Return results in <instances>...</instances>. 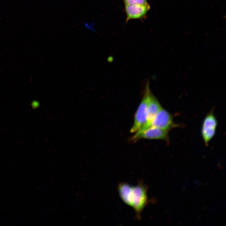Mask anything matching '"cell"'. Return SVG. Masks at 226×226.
Listing matches in <instances>:
<instances>
[{"instance_id":"obj_1","label":"cell","mask_w":226,"mask_h":226,"mask_svg":"<svg viewBox=\"0 0 226 226\" xmlns=\"http://www.w3.org/2000/svg\"><path fill=\"white\" fill-rule=\"evenodd\" d=\"M117 189L121 199L133 208L135 213L136 218L140 220L143 209L150 201L147 195L148 186L142 180L138 181L135 186L122 182L118 184Z\"/></svg>"},{"instance_id":"obj_2","label":"cell","mask_w":226,"mask_h":226,"mask_svg":"<svg viewBox=\"0 0 226 226\" xmlns=\"http://www.w3.org/2000/svg\"><path fill=\"white\" fill-rule=\"evenodd\" d=\"M152 95L148 82L142 100L135 115L134 123L130 130L131 133L136 132L146 123L147 108Z\"/></svg>"},{"instance_id":"obj_3","label":"cell","mask_w":226,"mask_h":226,"mask_svg":"<svg viewBox=\"0 0 226 226\" xmlns=\"http://www.w3.org/2000/svg\"><path fill=\"white\" fill-rule=\"evenodd\" d=\"M177 126L174 122L171 115L162 108L151 122L148 128L156 127L168 131Z\"/></svg>"},{"instance_id":"obj_4","label":"cell","mask_w":226,"mask_h":226,"mask_svg":"<svg viewBox=\"0 0 226 226\" xmlns=\"http://www.w3.org/2000/svg\"><path fill=\"white\" fill-rule=\"evenodd\" d=\"M217 125V121L213 114L207 115L203 120L202 129V135L206 146L214 136Z\"/></svg>"},{"instance_id":"obj_5","label":"cell","mask_w":226,"mask_h":226,"mask_svg":"<svg viewBox=\"0 0 226 226\" xmlns=\"http://www.w3.org/2000/svg\"><path fill=\"white\" fill-rule=\"evenodd\" d=\"M142 138L162 139L168 141L169 139L168 131L159 128L151 127L141 132H136L132 138L131 140L135 141Z\"/></svg>"},{"instance_id":"obj_6","label":"cell","mask_w":226,"mask_h":226,"mask_svg":"<svg viewBox=\"0 0 226 226\" xmlns=\"http://www.w3.org/2000/svg\"><path fill=\"white\" fill-rule=\"evenodd\" d=\"M150 8V6L148 3L142 4L125 5L126 16V22L130 19L143 18Z\"/></svg>"},{"instance_id":"obj_7","label":"cell","mask_w":226,"mask_h":226,"mask_svg":"<svg viewBox=\"0 0 226 226\" xmlns=\"http://www.w3.org/2000/svg\"><path fill=\"white\" fill-rule=\"evenodd\" d=\"M162 108L158 100L152 95L147 108L146 123L136 132H141L148 128L151 122Z\"/></svg>"},{"instance_id":"obj_8","label":"cell","mask_w":226,"mask_h":226,"mask_svg":"<svg viewBox=\"0 0 226 226\" xmlns=\"http://www.w3.org/2000/svg\"><path fill=\"white\" fill-rule=\"evenodd\" d=\"M125 5L142 4L147 2V0H123Z\"/></svg>"}]
</instances>
